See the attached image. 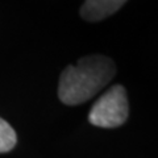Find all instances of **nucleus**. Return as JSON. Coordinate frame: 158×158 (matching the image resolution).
<instances>
[{
    "label": "nucleus",
    "instance_id": "nucleus-3",
    "mask_svg": "<svg viewBox=\"0 0 158 158\" xmlns=\"http://www.w3.org/2000/svg\"><path fill=\"white\" fill-rule=\"evenodd\" d=\"M124 4V0H87L81 8V16L86 21H100L117 12Z\"/></svg>",
    "mask_w": 158,
    "mask_h": 158
},
{
    "label": "nucleus",
    "instance_id": "nucleus-2",
    "mask_svg": "<svg viewBox=\"0 0 158 158\" xmlns=\"http://www.w3.org/2000/svg\"><path fill=\"white\" fill-rule=\"evenodd\" d=\"M128 113L129 106L125 88L115 85L95 102L88 113V120L95 127L116 128L127 121Z\"/></svg>",
    "mask_w": 158,
    "mask_h": 158
},
{
    "label": "nucleus",
    "instance_id": "nucleus-4",
    "mask_svg": "<svg viewBox=\"0 0 158 158\" xmlns=\"http://www.w3.org/2000/svg\"><path fill=\"white\" fill-rule=\"evenodd\" d=\"M16 142V132L6 120L0 117V153H7L12 150Z\"/></svg>",
    "mask_w": 158,
    "mask_h": 158
},
{
    "label": "nucleus",
    "instance_id": "nucleus-1",
    "mask_svg": "<svg viewBox=\"0 0 158 158\" xmlns=\"http://www.w3.org/2000/svg\"><path fill=\"white\" fill-rule=\"evenodd\" d=\"M116 66L106 56H87L77 65L62 71L58 85V98L63 104L78 106L94 98L112 81Z\"/></svg>",
    "mask_w": 158,
    "mask_h": 158
}]
</instances>
